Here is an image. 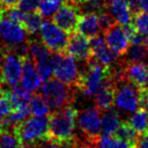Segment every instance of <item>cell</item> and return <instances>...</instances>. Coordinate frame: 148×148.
<instances>
[{
    "label": "cell",
    "mask_w": 148,
    "mask_h": 148,
    "mask_svg": "<svg viewBox=\"0 0 148 148\" xmlns=\"http://www.w3.org/2000/svg\"><path fill=\"white\" fill-rule=\"evenodd\" d=\"M77 114L78 110L73 104L50 113L48 139L59 143L71 139L76 128Z\"/></svg>",
    "instance_id": "cell-1"
},
{
    "label": "cell",
    "mask_w": 148,
    "mask_h": 148,
    "mask_svg": "<svg viewBox=\"0 0 148 148\" xmlns=\"http://www.w3.org/2000/svg\"><path fill=\"white\" fill-rule=\"evenodd\" d=\"M28 33L22 24L8 18L0 20V45L4 53H14L22 58L28 57Z\"/></svg>",
    "instance_id": "cell-2"
},
{
    "label": "cell",
    "mask_w": 148,
    "mask_h": 148,
    "mask_svg": "<svg viewBox=\"0 0 148 148\" xmlns=\"http://www.w3.org/2000/svg\"><path fill=\"white\" fill-rule=\"evenodd\" d=\"M77 90L64 84L58 79H51L45 81V84L40 90V95L45 99L50 109L58 110L73 104Z\"/></svg>",
    "instance_id": "cell-3"
},
{
    "label": "cell",
    "mask_w": 148,
    "mask_h": 148,
    "mask_svg": "<svg viewBox=\"0 0 148 148\" xmlns=\"http://www.w3.org/2000/svg\"><path fill=\"white\" fill-rule=\"evenodd\" d=\"M109 75V68L95 62L91 58L88 62L84 64L83 70L80 73L76 90L80 92L84 97H94L99 91L103 81Z\"/></svg>",
    "instance_id": "cell-4"
},
{
    "label": "cell",
    "mask_w": 148,
    "mask_h": 148,
    "mask_svg": "<svg viewBox=\"0 0 148 148\" xmlns=\"http://www.w3.org/2000/svg\"><path fill=\"white\" fill-rule=\"evenodd\" d=\"M49 115L26 118L14 128L22 143H36L48 138Z\"/></svg>",
    "instance_id": "cell-5"
},
{
    "label": "cell",
    "mask_w": 148,
    "mask_h": 148,
    "mask_svg": "<svg viewBox=\"0 0 148 148\" xmlns=\"http://www.w3.org/2000/svg\"><path fill=\"white\" fill-rule=\"evenodd\" d=\"M53 75L56 79L64 84L76 89L81 71L77 66L76 60L67 53H52Z\"/></svg>",
    "instance_id": "cell-6"
},
{
    "label": "cell",
    "mask_w": 148,
    "mask_h": 148,
    "mask_svg": "<svg viewBox=\"0 0 148 148\" xmlns=\"http://www.w3.org/2000/svg\"><path fill=\"white\" fill-rule=\"evenodd\" d=\"M114 104L122 111L134 113L140 108L138 88L126 79L117 82Z\"/></svg>",
    "instance_id": "cell-7"
},
{
    "label": "cell",
    "mask_w": 148,
    "mask_h": 148,
    "mask_svg": "<svg viewBox=\"0 0 148 148\" xmlns=\"http://www.w3.org/2000/svg\"><path fill=\"white\" fill-rule=\"evenodd\" d=\"M101 111L94 105L78 112L76 119L81 134L97 144L101 136Z\"/></svg>",
    "instance_id": "cell-8"
},
{
    "label": "cell",
    "mask_w": 148,
    "mask_h": 148,
    "mask_svg": "<svg viewBox=\"0 0 148 148\" xmlns=\"http://www.w3.org/2000/svg\"><path fill=\"white\" fill-rule=\"evenodd\" d=\"M41 41L51 53H65L68 43V33L53 21L43 22L41 26Z\"/></svg>",
    "instance_id": "cell-9"
},
{
    "label": "cell",
    "mask_w": 148,
    "mask_h": 148,
    "mask_svg": "<svg viewBox=\"0 0 148 148\" xmlns=\"http://www.w3.org/2000/svg\"><path fill=\"white\" fill-rule=\"evenodd\" d=\"M22 60L14 53H5L0 62V82L4 86H15L19 83L22 73Z\"/></svg>",
    "instance_id": "cell-10"
},
{
    "label": "cell",
    "mask_w": 148,
    "mask_h": 148,
    "mask_svg": "<svg viewBox=\"0 0 148 148\" xmlns=\"http://www.w3.org/2000/svg\"><path fill=\"white\" fill-rule=\"evenodd\" d=\"M65 53L71 56L78 62L86 64L92 58L90 42L88 38L79 32L70 33Z\"/></svg>",
    "instance_id": "cell-11"
},
{
    "label": "cell",
    "mask_w": 148,
    "mask_h": 148,
    "mask_svg": "<svg viewBox=\"0 0 148 148\" xmlns=\"http://www.w3.org/2000/svg\"><path fill=\"white\" fill-rule=\"evenodd\" d=\"M80 15L78 8L75 5L64 3L53 15V22L67 33L76 31L77 22Z\"/></svg>",
    "instance_id": "cell-12"
},
{
    "label": "cell",
    "mask_w": 148,
    "mask_h": 148,
    "mask_svg": "<svg viewBox=\"0 0 148 148\" xmlns=\"http://www.w3.org/2000/svg\"><path fill=\"white\" fill-rule=\"evenodd\" d=\"M104 33H105L106 43L110 47V49L118 57L124 56L130 47V41L122 25L117 23Z\"/></svg>",
    "instance_id": "cell-13"
},
{
    "label": "cell",
    "mask_w": 148,
    "mask_h": 148,
    "mask_svg": "<svg viewBox=\"0 0 148 148\" xmlns=\"http://www.w3.org/2000/svg\"><path fill=\"white\" fill-rule=\"evenodd\" d=\"M124 77L138 90L148 91V64L145 62L124 64Z\"/></svg>",
    "instance_id": "cell-14"
},
{
    "label": "cell",
    "mask_w": 148,
    "mask_h": 148,
    "mask_svg": "<svg viewBox=\"0 0 148 148\" xmlns=\"http://www.w3.org/2000/svg\"><path fill=\"white\" fill-rule=\"evenodd\" d=\"M89 42H90L91 51H92V59L95 62H99L107 68L112 66L116 62L117 56L107 45L105 37L97 34L95 36L91 37Z\"/></svg>",
    "instance_id": "cell-15"
},
{
    "label": "cell",
    "mask_w": 148,
    "mask_h": 148,
    "mask_svg": "<svg viewBox=\"0 0 148 148\" xmlns=\"http://www.w3.org/2000/svg\"><path fill=\"white\" fill-rule=\"evenodd\" d=\"M20 80H22V88L31 93L36 92L43 82L37 70L36 64L28 57L24 58L22 60V73Z\"/></svg>",
    "instance_id": "cell-16"
},
{
    "label": "cell",
    "mask_w": 148,
    "mask_h": 148,
    "mask_svg": "<svg viewBox=\"0 0 148 148\" xmlns=\"http://www.w3.org/2000/svg\"><path fill=\"white\" fill-rule=\"evenodd\" d=\"M116 83L108 75L103 81L99 91L94 95V105L101 111H105L114 106Z\"/></svg>",
    "instance_id": "cell-17"
},
{
    "label": "cell",
    "mask_w": 148,
    "mask_h": 148,
    "mask_svg": "<svg viewBox=\"0 0 148 148\" xmlns=\"http://www.w3.org/2000/svg\"><path fill=\"white\" fill-rule=\"evenodd\" d=\"M76 30L87 38L95 36L99 34L101 27H99V16L95 13H82L79 15L78 22H77Z\"/></svg>",
    "instance_id": "cell-18"
},
{
    "label": "cell",
    "mask_w": 148,
    "mask_h": 148,
    "mask_svg": "<svg viewBox=\"0 0 148 148\" xmlns=\"http://www.w3.org/2000/svg\"><path fill=\"white\" fill-rule=\"evenodd\" d=\"M107 10L116 20L117 23L120 25H126L132 22L133 11L127 1L118 0V1L112 2L108 6Z\"/></svg>",
    "instance_id": "cell-19"
},
{
    "label": "cell",
    "mask_w": 148,
    "mask_h": 148,
    "mask_svg": "<svg viewBox=\"0 0 148 148\" xmlns=\"http://www.w3.org/2000/svg\"><path fill=\"white\" fill-rule=\"evenodd\" d=\"M121 123L120 114L116 109H107L101 111V135L112 136Z\"/></svg>",
    "instance_id": "cell-20"
},
{
    "label": "cell",
    "mask_w": 148,
    "mask_h": 148,
    "mask_svg": "<svg viewBox=\"0 0 148 148\" xmlns=\"http://www.w3.org/2000/svg\"><path fill=\"white\" fill-rule=\"evenodd\" d=\"M8 94H9V101L12 110L30 108V101L32 98L31 92L15 85L12 86V88L8 91Z\"/></svg>",
    "instance_id": "cell-21"
},
{
    "label": "cell",
    "mask_w": 148,
    "mask_h": 148,
    "mask_svg": "<svg viewBox=\"0 0 148 148\" xmlns=\"http://www.w3.org/2000/svg\"><path fill=\"white\" fill-rule=\"evenodd\" d=\"M138 133L131 126L129 121H123L119 124L113 136L120 140L124 141L128 144L130 148H137V141H138Z\"/></svg>",
    "instance_id": "cell-22"
},
{
    "label": "cell",
    "mask_w": 148,
    "mask_h": 148,
    "mask_svg": "<svg viewBox=\"0 0 148 148\" xmlns=\"http://www.w3.org/2000/svg\"><path fill=\"white\" fill-rule=\"evenodd\" d=\"M51 51L46 47L42 41L38 39L28 40V57L35 62V64L45 60L51 57Z\"/></svg>",
    "instance_id": "cell-23"
},
{
    "label": "cell",
    "mask_w": 148,
    "mask_h": 148,
    "mask_svg": "<svg viewBox=\"0 0 148 148\" xmlns=\"http://www.w3.org/2000/svg\"><path fill=\"white\" fill-rule=\"evenodd\" d=\"M124 56L125 58L123 60L124 64L145 62V60L148 58V51L145 47L144 43H136L129 47L128 51Z\"/></svg>",
    "instance_id": "cell-24"
},
{
    "label": "cell",
    "mask_w": 148,
    "mask_h": 148,
    "mask_svg": "<svg viewBox=\"0 0 148 148\" xmlns=\"http://www.w3.org/2000/svg\"><path fill=\"white\" fill-rule=\"evenodd\" d=\"M43 23V15L40 12L32 11L24 14L22 25L28 34H35L41 28Z\"/></svg>",
    "instance_id": "cell-25"
},
{
    "label": "cell",
    "mask_w": 148,
    "mask_h": 148,
    "mask_svg": "<svg viewBox=\"0 0 148 148\" xmlns=\"http://www.w3.org/2000/svg\"><path fill=\"white\" fill-rule=\"evenodd\" d=\"M129 123L138 134L148 131V114L143 108H139L129 119Z\"/></svg>",
    "instance_id": "cell-26"
},
{
    "label": "cell",
    "mask_w": 148,
    "mask_h": 148,
    "mask_svg": "<svg viewBox=\"0 0 148 148\" xmlns=\"http://www.w3.org/2000/svg\"><path fill=\"white\" fill-rule=\"evenodd\" d=\"M30 110L34 116H48L50 114V107L40 94L35 93L30 101Z\"/></svg>",
    "instance_id": "cell-27"
},
{
    "label": "cell",
    "mask_w": 148,
    "mask_h": 148,
    "mask_svg": "<svg viewBox=\"0 0 148 148\" xmlns=\"http://www.w3.org/2000/svg\"><path fill=\"white\" fill-rule=\"evenodd\" d=\"M136 31L143 36H148V12L140 11L133 13L132 22Z\"/></svg>",
    "instance_id": "cell-28"
},
{
    "label": "cell",
    "mask_w": 148,
    "mask_h": 148,
    "mask_svg": "<svg viewBox=\"0 0 148 148\" xmlns=\"http://www.w3.org/2000/svg\"><path fill=\"white\" fill-rule=\"evenodd\" d=\"M22 144L14 131L0 132V148H18Z\"/></svg>",
    "instance_id": "cell-29"
},
{
    "label": "cell",
    "mask_w": 148,
    "mask_h": 148,
    "mask_svg": "<svg viewBox=\"0 0 148 148\" xmlns=\"http://www.w3.org/2000/svg\"><path fill=\"white\" fill-rule=\"evenodd\" d=\"M61 4V2L58 0H41L39 5L40 13L43 15V17H51L59 9Z\"/></svg>",
    "instance_id": "cell-30"
},
{
    "label": "cell",
    "mask_w": 148,
    "mask_h": 148,
    "mask_svg": "<svg viewBox=\"0 0 148 148\" xmlns=\"http://www.w3.org/2000/svg\"><path fill=\"white\" fill-rule=\"evenodd\" d=\"M97 148H130L127 143L112 136L101 135L97 141Z\"/></svg>",
    "instance_id": "cell-31"
},
{
    "label": "cell",
    "mask_w": 148,
    "mask_h": 148,
    "mask_svg": "<svg viewBox=\"0 0 148 148\" xmlns=\"http://www.w3.org/2000/svg\"><path fill=\"white\" fill-rule=\"evenodd\" d=\"M8 91L9 90H5L4 88L0 91V123L7 119L8 115L12 110Z\"/></svg>",
    "instance_id": "cell-32"
},
{
    "label": "cell",
    "mask_w": 148,
    "mask_h": 148,
    "mask_svg": "<svg viewBox=\"0 0 148 148\" xmlns=\"http://www.w3.org/2000/svg\"><path fill=\"white\" fill-rule=\"evenodd\" d=\"M37 70L39 72L40 76H41L42 80L43 81H47L53 75V64H52V55L49 59L42 60L40 62L36 64Z\"/></svg>",
    "instance_id": "cell-33"
},
{
    "label": "cell",
    "mask_w": 148,
    "mask_h": 148,
    "mask_svg": "<svg viewBox=\"0 0 148 148\" xmlns=\"http://www.w3.org/2000/svg\"><path fill=\"white\" fill-rule=\"evenodd\" d=\"M99 27L103 32L111 28L113 25L117 24L116 20L113 18V16L110 14V12L107 10V7L99 13Z\"/></svg>",
    "instance_id": "cell-34"
},
{
    "label": "cell",
    "mask_w": 148,
    "mask_h": 148,
    "mask_svg": "<svg viewBox=\"0 0 148 148\" xmlns=\"http://www.w3.org/2000/svg\"><path fill=\"white\" fill-rule=\"evenodd\" d=\"M3 17L8 18V19L12 20V21L22 24V18H24V12H22L19 8H16V6L15 7L4 8Z\"/></svg>",
    "instance_id": "cell-35"
},
{
    "label": "cell",
    "mask_w": 148,
    "mask_h": 148,
    "mask_svg": "<svg viewBox=\"0 0 148 148\" xmlns=\"http://www.w3.org/2000/svg\"><path fill=\"white\" fill-rule=\"evenodd\" d=\"M40 2L41 0H19L17 5L22 12H32L37 11Z\"/></svg>",
    "instance_id": "cell-36"
},
{
    "label": "cell",
    "mask_w": 148,
    "mask_h": 148,
    "mask_svg": "<svg viewBox=\"0 0 148 148\" xmlns=\"http://www.w3.org/2000/svg\"><path fill=\"white\" fill-rule=\"evenodd\" d=\"M36 143H38L39 148H61V144L59 142H56V141H53L48 138L43 139V140Z\"/></svg>",
    "instance_id": "cell-37"
},
{
    "label": "cell",
    "mask_w": 148,
    "mask_h": 148,
    "mask_svg": "<svg viewBox=\"0 0 148 148\" xmlns=\"http://www.w3.org/2000/svg\"><path fill=\"white\" fill-rule=\"evenodd\" d=\"M137 148H148V131L138 135Z\"/></svg>",
    "instance_id": "cell-38"
},
{
    "label": "cell",
    "mask_w": 148,
    "mask_h": 148,
    "mask_svg": "<svg viewBox=\"0 0 148 148\" xmlns=\"http://www.w3.org/2000/svg\"><path fill=\"white\" fill-rule=\"evenodd\" d=\"M19 0H0V4L3 6V8L15 7L18 4Z\"/></svg>",
    "instance_id": "cell-39"
},
{
    "label": "cell",
    "mask_w": 148,
    "mask_h": 148,
    "mask_svg": "<svg viewBox=\"0 0 148 148\" xmlns=\"http://www.w3.org/2000/svg\"><path fill=\"white\" fill-rule=\"evenodd\" d=\"M126 1L128 2V4L130 5V7H131V9H132L133 13L140 11V9H139L138 0H126Z\"/></svg>",
    "instance_id": "cell-40"
},
{
    "label": "cell",
    "mask_w": 148,
    "mask_h": 148,
    "mask_svg": "<svg viewBox=\"0 0 148 148\" xmlns=\"http://www.w3.org/2000/svg\"><path fill=\"white\" fill-rule=\"evenodd\" d=\"M139 9L142 11L148 12V0H138Z\"/></svg>",
    "instance_id": "cell-41"
},
{
    "label": "cell",
    "mask_w": 148,
    "mask_h": 148,
    "mask_svg": "<svg viewBox=\"0 0 148 148\" xmlns=\"http://www.w3.org/2000/svg\"><path fill=\"white\" fill-rule=\"evenodd\" d=\"M18 148H39L38 143H22Z\"/></svg>",
    "instance_id": "cell-42"
},
{
    "label": "cell",
    "mask_w": 148,
    "mask_h": 148,
    "mask_svg": "<svg viewBox=\"0 0 148 148\" xmlns=\"http://www.w3.org/2000/svg\"><path fill=\"white\" fill-rule=\"evenodd\" d=\"M58 1H60L61 3H68V4H72V5H75L74 3V0H58Z\"/></svg>",
    "instance_id": "cell-43"
},
{
    "label": "cell",
    "mask_w": 148,
    "mask_h": 148,
    "mask_svg": "<svg viewBox=\"0 0 148 148\" xmlns=\"http://www.w3.org/2000/svg\"><path fill=\"white\" fill-rule=\"evenodd\" d=\"M3 10H4L3 6L0 4V20L2 19V17H3Z\"/></svg>",
    "instance_id": "cell-44"
},
{
    "label": "cell",
    "mask_w": 148,
    "mask_h": 148,
    "mask_svg": "<svg viewBox=\"0 0 148 148\" xmlns=\"http://www.w3.org/2000/svg\"><path fill=\"white\" fill-rule=\"evenodd\" d=\"M115 1H118V0H104V2H106V3H112V2H115Z\"/></svg>",
    "instance_id": "cell-45"
},
{
    "label": "cell",
    "mask_w": 148,
    "mask_h": 148,
    "mask_svg": "<svg viewBox=\"0 0 148 148\" xmlns=\"http://www.w3.org/2000/svg\"><path fill=\"white\" fill-rule=\"evenodd\" d=\"M144 45H145V47L147 49V51H148V38H146L144 40Z\"/></svg>",
    "instance_id": "cell-46"
},
{
    "label": "cell",
    "mask_w": 148,
    "mask_h": 148,
    "mask_svg": "<svg viewBox=\"0 0 148 148\" xmlns=\"http://www.w3.org/2000/svg\"><path fill=\"white\" fill-rule=\"evenodd\" d=\"M4 51H3V49H2V47H1V45H0V57H2V56L4 55Z\"/></svg>",
    "instance_id": "cell-47"
},
{
    "label": "cell",
    "mask_w": 148,
    "mask_h": 148,
    "mask_svg": "<svg viewBox=\"0 0 148 148\" xmlns=\"http://www.w3.org/2000/svg\"><path fill=\"white\" fill-rule=\"evenodd\" d=\"M143 109H145V111H146V112H147V114H148V103L144 106V108H143Z\"/></svg>",
    "instance_id": "cell-48"
}]
</instances>
